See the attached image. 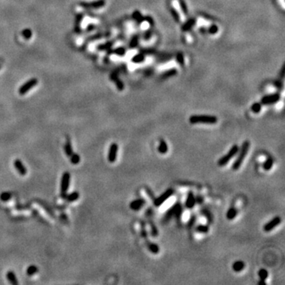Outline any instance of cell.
Returning <instances> with one entry per match:
<instances>
[{
    "mask_svg": "<svg viewBox=\"0 0 285 285\" xmlns=\"http://www.w3.org/2000/svg\"><path fill=\"white\" fill-rule=\"evenodd\" d=\"M280 99V95L278 94H273V95H269V96H265L261 99V103L264 105H270V104H273L279 101Z\"/></svg>",
    "mask_w": 285,
    "mask_h": 285,
    "instance_id": "12",
    "label": "cell"
},
{
    "mask_svg": "<svg viewBox=\"0 0 285 285\" xmlns=\"http://www.w3.org/2000/svg\"><path fill=\"white\" fill-rule=\"evenodd\" d=\"M38 271V268L36 266V265H30L27 268V270H26V273L27 275L31 276L34 275L36 273H37Z\"/></svg>",
    "mask_w": 285,
    "mask_h": 285,
    "instance_id": "22",
    "label": "cell"
},
{
    "mask_svg": "<svg viewBox=\"0 0 285 285\" xmlns=\"http://www.w3.org/2000/svg\"><path fill=\"white\" fill-rule=\"evenodd\" d=\"M250 143L249 140H246L243 142L241 148L238 150V155L237 159H235V161L234 162V163L232 165V169L234 170H237L241 167V166L243 163V161L245 159L246 154H248V151L250 150Z\"/></svg>",
    "mask_w": 285,
    "mask_h": 285,
    "instance_id": "1",
    "label": "cell"
},
{
    "mask_svg": "<svg viewBox=\"0 0 285 285\" xmlns=\"http://www.w3.org/2000/svg\"><path fill=\"white\" fill-rule=\"evenodd\" d=\"M195 221H196V217L192 216L191 218H190V220H189V223H188V226H189V227H192V226H193V224H194Z\"/></svg>",
    "mask_w": 285,
    "mask_h": 285,
    "instance_id": "32",
    "label": "cell"
},
{
    "mask_svg": "<svg viewBox=\"0 0 285 285\" xmlns=\"http://www.w3.org/2000/svg\"><path fill=\"white\" fill-rule=\"evenodd\" d=\"M22 35L26 39H29V37H31V36H32V32L29 29H25L22 32Z\"/></svg>",
    "mask_w": 285,
    "mask_h": 285,
    "instance_id": "30",
    "label": "cell"
},
{
    "mask_svg": "<svg viewBox=\"0 0 285 285\" xmlns=\"http://www.w3.org/2000/svg\"><path fill=\"white\" fill-rule=\"evenodd\" d=\"M280 223H281V218L279 216H276L270 220L269 222H268L266 224L264 225L263 229L265 232H269L271 230H273L276 227H277L278 225L280 224Z\"/></svg>",
    "mask_w": 285,
    "mask_h": 285,
    "instance_id": "8",
    "label": "cell"
},
{
    "mask_svg": "<svg viewBox=\"0 0 285 285\" xmlns=\"http://www.w3.org/2000/svg\"><path fill=\"white\" fill-rule=\"evenodd\" d=\"M201 213L203 214V215H205L207 218L208 223H212V221H213V216H212V214L209 210L207 209V208H204V209L201 210Z\"/></svg>",
    "mask_w": 285,
    "mask_h": 285,
    "instance_id": "21",
    "label": "cell"
},
{
    "mask_svg": "<svg viewBox=\"0 0 285 285\" xmlns=\"http://www.w3.org/2000/svg\"><path fill=\"white\" fill-rule=\"evenodd\" d=\"M14 167L15 169H17V171L21 174V175H25L27 174V169L26 167L24 166V164L22 163V162L21 161L20 159H16L14 162Z\"/></svg>",
    "mask_w": 285,
    "mask_h": 285,
    "instance_id": "11",
    "label": "cell"
},
{
    "mask_svg": "<svg viewBox=\"0 0 285 285\" xmlns=\"http://www.w3.org/2000/svg\"><path fill=\"white\" fill-rule=\"evenodd\" d=\"M203 201H204V200H203V198L202 197H197V198H196V204H201V203H203Z\"/></svg>",
    "mask_w": 285,
    "mask_h": 285,
    "instance_id": "33",
    "label": "cell"
},
{
    "mask_svg": "<svg viewBox=\"0 0 285 285\" xmlns=\"http://www.w3.org/2000/svg\"><path fill=\"white\" fill-rule=\"evenodd\" d=\"M11 197H12V195H11L10 192H3L0 194V200H1L2 201H4V202L8 201V200L11 198Z\"/></svg>",
    "mask_w": 285,
    "mask_h": 285,
    "instance_id": "27",
    "label": "cell"
},
{
    "mask_svg": "<svg viewBox=\"0 0 285 285\" xmlns=\"http://www.w3.org/2000/svg\"><path fill=\"white\" fill-rule=\"evenodd\" d=\"M151 235L154 237H156L157 235H158V230H157L156 227H155V226L153 223L151 224Z\"/></svg>",
    "mask_w": 285,
    "mask_h": 285,
    "instance_id": "31",
    "label": "cell"
},
{
    "mask_svg": "<svg viewBox=\"0 0 285 285\" xmlns=\"http://www.w3.org/2000/svg\"><path fill=\"white\" fill-rule=\"evenodd\" d=\"M146 192H147V193H148V195L150 196V197H151V198H154V194L150 192V189H147V188H146Z\"/></svg>",
    "mask_w": 285,
    "mask_h": 285,
    "instance_id": "34",
    "label": "cell"
},
{
    "mask_svg": "<svg viewBox=\"0 0 285 285\" xmlns=\"http://www.w3.org/2000/svg\"><path fill=\"white\" fill-rule=\"evenodd\" d=\"M209 230V227L206 225H199L196 227V231L199 233H207Z\"/></svg>",
    "mask_w": 285,
    "mask_h": 285,
    "instance_id": "25",
    "label": "cell"
},
{
    "mask_svg": "<svg viewBox=\"0 0 285 285\" xmlns=\"http://www.w3.org/2000/svg\"><path fill=\"white\" fill-rule=\"evenodd\" d=\"M244 268H245V264L242 261H237L233 263L232 268L236 273H238V272L242 271V270L244 269Z\"/></svg>",
    "mask_w": 285,
    "mask_h": 285,
    "instance_id": "15",
    "label": "cell"
},
{
    "mask_svg": "<svg viewBox=\"0 0 285 285\" xmlns=\"http://www.w3.org/2000/svg\"><path fill=\"white\" fill-rule=\"evenodd\" d=\"M64 151H65L66 154L68 157H70L71 154H73V149H72L71 141L69 139H67L65 144H64Z\"/></svg>",
    "mask_w": 285,
    "mask_h": 285,
    "instance_id": "18",
    "label": "cell"
},
{
    "mask_svg": "<svg viewBox=\"0 0 285 285\" xmlns=\"http://www.w3.org/2000/svg\"><path fill=\"white\" fill-rule=\"evenodd\" d=\"M238 150H239V148H238V146L237 144L233 145V146H231V148L230 149L229 151L227 152L224 156H223L222 158H220V160L218 161V165H219L220 167H224V166H226V165H227V163L231 160V159H232L233 157H235V155L238 154Z\"/></svg>",
    "mask_w": 285,
    "mask_h": 285,
    "instance_id": "4",
    "label": "cell"
},
{
    "mask_svg": "<svg viewBox=\"0 0 285 285\" xmlns=\"http://www.w3.org/2000/svg\"><path fill=\"white\" fill-rule=\"evenodd\" d=\"M71 162L74 165H77L80 162V156L78 154H72L71 155Z\"/></svg>",
    "mask_w": 285,
    "mask_h": 285,
    "instance_id": "28",
    "label": "cell"
},
{
    "mask_svg": "<svg viewBox=\"0 0 285 285\" xmlns=\"http://www.w3.org/2000/svg\"><path fill=\"white\" fill-rule=\"evenodd\" d=\"M189 122L191 124H214L217 123V118L214 116H192L189 118Z\"/></svg>",
    "mask_w": 285,
    "mask_h": 285,
    "instance_id": "3",
    "label": "cell"
},
{
    "mask_svg": "<svg viewBox=\"0 0 285 285\" xmlns=\"http://www.w3.org/2000/svg\"><path fill=\"white\" fill-rule=\"evenodd\" d=\"M81 5L83 6L85 8H92V9H95V8L102 7L105 5V1L104 0H98L96 2H92V3H82Z\"/></svg>",
    "mask_w": 285,
    "mask_h": 285,
    "instance_id": "13",
    "label": "cell"
},
{
    "mask_svg": "<svg viewBox=\"0 0 285 285\" xmlns=\"http://www.w3.org/2000/svg\"><path fill=\"white\" fill-rule=\"evenodd\" d=\"M174 193V190L173 189H168L166 190L162 194H161L159 197H157L156 199H154V204L156 207H159L161 206L165 201H167V200L169 199V197L173 196Z\"/></svg>",
    "mask_w": 285,
    "mask_h": 285,
    "instance_id": "6",
    "label": "cell"
},
{
    "mask_svg": "<svg viewBox=\"0 0 285 285\" xmlns=\"http://www.w3.org/2000/svg\"><path fill=\"white\" fill-rule=\"evenodd\" d=\"M261 106L259 103H255L252 106V111L256 113H259L261 111Z\"/></svg>",
    "mask_w": 285,
    "mask_h": 285,
    "instance_id": "29",
    "label": "cell"
},
{
    "mask_svg": "<svg viewBox=\"0 0 285 285\" xmlns=\"http://www.w3.org/2000/svg\"><path fill=\"white\" fill-rule=\"evenodd\" d=\"M37 83H38V81L37 78H31V79L27 81L26 83H25L23 84L22 86H21L20 88H19L18 92H19V93H20L21 95H24V94H25V93H28L29 91L30 90H32L34 86H37Z\"/></svg>",
    "mask_w": 285,
    "mask_h": 285,
    "instance_id": "7",
    "label": "cell"
},
{
    "mask_svg": "<svg viewBox=\"0 0 285 285\" xmlns=\"http://www.w3.org/2000/svg\"><path fill=\"white\" fill-rule=\"evenodd\" d=\"M196 205V197L192 192H189L187 196L186 201H185V207L189 209H191Z\"/></svg>",
    "mask_w": 285,
    "mask_h": 285,
    "instance_id": "14",
    "label": "cell"
},
{
    "mask_svg": "<svg viewBox=\"0 0 285 285\" xmlns=\"http://www.w3.org/2000/svg\"><path fill=\"white\" fill-rule=\"evenodd\" d=\"M182 205L180 203H176L169 208L164 215L163 218V223L169 222L172 218H175L177 220H180L182 214Z\"/></svg>",
    "mask_w": 285,
    "mask_h": 285,
    "instance_id": "2",
    "label": "cell"
},
{
    "mask_svg": "<svg viewBox=\"0 0 285 285\" xmlns=\"http://www.w3.org/2000/svg\"><path fill=\"white\" fill-rule=\"evenodd\" d=\"M258 276L261 278V280H265L268 276V273L267 270L265 268H261L258 271Z\"/></svg>",
    "mask_w": 285,
    "mask_h": 285,
    "instance_id": "26",
    "label": "cell"
},
{
    "mask_svg": "<svg viewBox=\"0 0 285 285\" xmlns=\"http://www.w3.org/2000/svg\"><path fill=\"white\" fill-rule=\"evenodd\" d=\"M148 249L154 254H157L159 252V246L156 245L155 243H150L148 245Z\"/></svg>",
    "mask_w": 285,
    "mask_h": 285,
    "instance_id": "24",
    "label": "cell"
},
{
    "mask_svg": "<svg viewBox=\"0 0 285 285\" xmlns=\"http://www.w3.org/2000/svg\"><path fill=\"white\" fill-rule=\"evenodd\" d=\"M237 214L238 210L235 207H230V209H228V211L227 212V219L229 220H234L235 217L237 216Z\"/></svg>",
    "mask_w": 285,
    "mask_h": 285,
    "instance_id": "17",
    "label": "cell"
},
{
    "mask_svg": "<svg viewBox=\"0 0 285 285\" xmlns=\"http://www.w3.org/2000/svg\"><path fill=\"white\" fill-rule=\"evenodd\" d=\"M144 205H145V200L142 198H139V199L132 200L130 203V208L134 211H139L144 207Z\"/></svg>",
    "mask_w": 285,
    "mask_h": 285,
    "instance_id": "10",
    "label": "cell"
},
{
    "mask_svg": "<svg viewBox=\"0 0 285 285\" xmlns=\"http://www.w3.org/2000/svg\"><path fill=\"white\" fill-rule=\"evenodd\" d=\"M117 152H118V145L116 143H113L109 146L108 154V160L109 162H115L117 157Z\"/></svg>",
    "mask_w": 285,
    "mask_h": 285,
    "instance_id": "9",
    "label": "cell"
},
{
    "mask_svg": "<svg viewBox=\"0 0 285 285\" xmlns=\"http://www.w3.org/2000/svg\"><path fill=\"white\" fill-rule=\"evenodd\" d=\"M273 165V160L272 159L268 158V159H266L265 162H264V164H263V168H264V169H265V170H269V169H272Z\"/></svg>",
    "mask_w": 285,
    "mask_h": 285,
    "instance_id": "23",
    "label": "cell"
},
{
    "mask_svg": "<svg viewBox=\"0 0 285 285\" xmlns=\"http://www.w3.org/2000/svg\"><path fill=\"white\" fill-rule=\"evenodd\" d=\"M6 278H7L8 281L11 284H18V279H17V276H16L15 273L12 272V271H9L7 273H6Z\"/></svg>",
    "mask_w": 285,
    "mask_h": 285,
    "instance_id": "16",
    "label": "cell"
},
{
    "mask_svg": "<svg viewBox=\"0 0 285 285\" xmlns=\"http://www.w3.org/2000/svg\"><path fill=\"white\" fill-rule=\"evenodd\" d=\"M158 150H159L160 154H166L168 151V146H167V142L165 141V140H161L160 143H159V146Z\"/></svg>",
    "mask_w": 285,
    "mask_h": 285,
    "instance_id": "19",
    "label": "cell"
},
{
    "mask_svg": "<svg viewBox=\"0 0 285 285\" xmlns=\"http://www.w3.org/2000/svg\"><path fill=\"white\" fill-rule=\"evenodd\" d=\"M70 180H71V175L68 172L63 173L62 175L60 184V196L63 199H65L67 197V192L69 184H70Z\"/></svg>",
    "mask_w": 285,
    "mask_h": 285,
    "instance_id": "5",
    "label": "cell"
},
{
    "mask_svg": "<svg viewBox=\"0 0 285 285\" xmlns=\"http://www.w3.org/2000/svg\"><path fill=\"white\" fill-rule=\"evenodd\" d=\"M78 198H79V193H78V192H71V194L67 195L65 199L68 202H73L77 200Z\"/></svg>",
    "mask_w": 285,
    "mask_h": 285,
    "instance_id": "20",
    "label": "cell"
},
{
    "mask_svg": "<svg viewBox=\"0 0 285 285\" xmlns=\"http://www.w3.org/2000/svg\"><path fill=\"white\" fill-rule=\"evenodd\" d=\"M258 284H264V285H265V280H261V281H259L258 282Z\"/></svg>",
    "mask_w": 285,
    "mask_h": 285,
    "instance_id": "35",
    "label": "cell"
}]
</instances>
